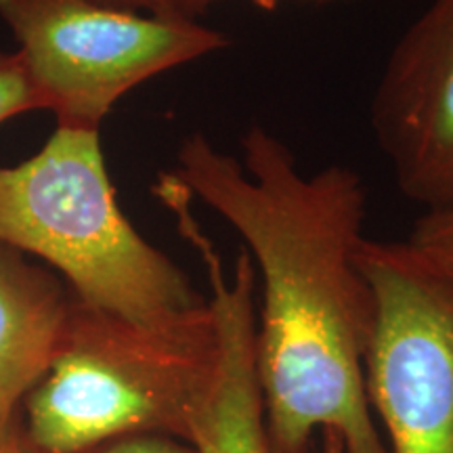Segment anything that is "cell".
Here are the masks:
<instances>
[{
  "label": "cell",
  "mask_w": 453,
  "mask_h": 453,
  "mask_svg": "<svg viewBox=\"0 0 453 453\" xmlns=\"http://www.w3.org/2000/svg\"><path fill=\"white\" fill-rule=\"evenodd\" d=\"M90 3L105 4V7L133 11L141 15L156 17H180V19H196L217 0H90Z\"/></svg>",
  "instance_id": "obj_11"
},
{
  "label": "cell",
  "mask_w": 453,
  "mask_h": 453,
  "mask_svg": "<svg viewBox=\"0 0 453 453\" xmlns=\"http://www.w3.org/2000/svg\"><path fill=\"white\" fill-rule=\"evenodd\" d=\"M42 110L57 127L99 130L128 90L229 47L223 32L180 17L90 0H0Z\"/></svg>",
  "instance_id": "obj_4"
},
{
  "label": "cell",
  "mask_w": 453,
  "mask_h": 453,
  "mask_svg": "<svg viewBox=\"0 0 453 453\" xmlns=\"http://www.w3.org/2000/svg\"><path fill=\"white\" fill-rule=\"evenodd\" d=\"M0 453H41L27 439L21 413L0 422Z\"/></svg>",
  "instance_id": "obj_13"
},
{
  "label": "cell",
  "mask_w": 453,
  "mask_h": 453,
  "mask_svg": "<svg viewBox=\"0 0 453 453\" xmlns=\"http://www.w3.org/2000/svg\"><path fill=\"white\" fill-rule=\"evenodd\" d=\"M173 173L242 237L263 280L257 373L273 451L315 453L321 430L344 453H388L365 390L376 298L355 257L361 174L340 164L303 174L290 145L258 122L240 157L189 134Z\"/></svg>",
  "instance_id": "obj_1"
},
{
  "label": "cell",
  "mask_w": 453,
  "mask_h": 453,
  "mask_svg": "<svg viewBox=\"0 0 453 453\" xmlns=\"http://www.w3.org/2000/svg\"><path fill=\"white\" fill-rule=\"evenodd\" d=\"M370 118L401 194L424 212L453 208V0H433L396 41Z\"/></svg>",
  "instance_id": "obj_6"
},
{
  "label": "cell",
  "mask_w": 453,
  "mask_h": 453,
  "mask_svg": "<svg viewBox=\"0 0 453 453\" xmlns=\"http://www.w3.org/2000/svg\"><path fill=\"white\" fill-rule=\"evenodd\" d=\"M250 3L254 4V7H258L263 11H273V9L280 7L283 0H250Z\"/></svg>",
  "instance_id": "obj_15"
},
{
  "label": "cell",
  "mask_w": 453,
  "mask_h": 453,
  "mask_svg": "<svg viewBox=\"0 0 453 453\" xmlns=\"http://www.w3.org/2000/svg\"><path fill=\"white\" fill-rule=\"evenodd\" d=\"M321 434H324V437H321L319 451H315V453H344L336 434H332V433H321Z\"/></svg>",
  "instance_id": "obj_14"
},
{
  "label": "cell",
  "mask_w": 453,
  "mask_h": 453,
  "mask_svg": "<svg viewBox=\"0 0 453 453\" xmlns=\"http://www.w3.org/2000/svg\"><path fill=\"white\" fill-rule=\"evenodd\" d=\"M41 110V101L19 53L0 50V124L21 113Z\"/></svg>",
  "instance_id": "obj_10"
},
{
  "label": "cell",
  "mask_w": 453,
  "mask_h": 453,
  "mask_svg": "<svg viewBox=\"0 0 453 453\" xmlns=\"http://www.w3.org/2000/svg\"><path fill=\"white\" fill-rule=\"evenodd\" d=\"M82 453H196V449L185 441L164 434H130L105 441Z\"/></svg>",
  "instance_id": "obj_12"
},
{
  "label": "cell",
  "mask_w": 453,
  "mask_h": 453,
  "mask_svg": "<svg viewBox=\"0 0 453 453\" xmlns=\"http://www.w3.org/2000/svg\"><path fill=\"white\" fill-rule=\"evenodd\" d=\"M219 357L211 300L145 324L70 296L49 370L21 403V424L41 453H82L130 434L189 443Z\"/></svg>",
  "instance_id": "obj_2"
},
{
  "label": "cell",
  "mask_w": 453,
  "mask_h": 453,
  "mask_svg": "<svg viewBox=\"0 0 453 453\" xmlns=\"http://www.w3.org/2000/svg\"><path fill=\"white\" fill-rule=\"evenodd\" d=\"M407 246L424 263L453 280V208L424 212L413 225Z\"/></svg>",
  "instance_id": "obj_9"
},
{
  "label": "cell",
  "mask_w": 453,
  "mask_h": 453,
  "mask_svg": "<svg viewBox=\"0 0 453 453\" xmlns=\"http://www.w3.org/2000/svg\"><path fill=\"white\" fill-rule=\"evenodd\" d=\"M70 296L50 271L0 243V422L21 411L49 370Z\"/></svg>",
  "instance_id": "obj_8"
},
{
  "label": "cell",
  "mask_w": 453,
  "mask_h": 453,
  "mask_svg": "<svg viewBox=\"0 0 453 453\" xmlns=\"http://www.w3.org/2000/svg\"><path fill=\"white\" fill-rule=\"evenodd\" d=\"M355 257L376 298L365 390L387 449L453 453V280L407 242L364 237Z\"/></svg>",
  "instance_id": "obj_5"
},
{
  "label": "cell",
  "mask_w": 453,
  "mask_h": 453,
  "mask_svg": "<svg viewBox=\"0 0 453 453\" xmlns=\"http://www.w3.org/2000/svg\"><path fill=\"white\" fill-rule=\"evenodd\" d=\"M154 194L173 212L180 237L200 254L220 340L217 380L191 422L189 445L196 453H275L257 373V271L250 254L240 250L226 277L217 248L191 212L194 197L185 185L173 173L160 174Z\"/></svg>",
  "instance_id": "obj_7"
},
{
  "label": "cell",
  "mask_w": 453,
  "mask_h": 453,
  "mask_svg": "<svg viewBox=\"0 0 453 453\" xmlns=\"http://www.w3.org/2000/svg\"><path fill=\"white\" fill-rule=\"evenodd\" d=\"M0 243L64 275L82 303L134 321H166L206 303L118 206L99 130L57 127L41 151L0 166Z\"/></svg>",
  "instance_id": "obj_3"
}]
</instances>
